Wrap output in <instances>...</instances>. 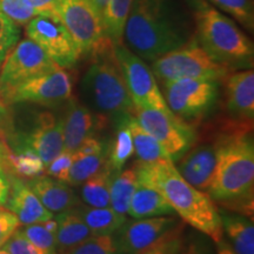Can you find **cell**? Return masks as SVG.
<instances>
[{"label": "cell", "instance_id": "7402d4cb", "mask_svg": "<svg viewBox=\"0 0 254 254\" xmlns=\"http://www.w3.org/2000/svg\"><path fill=\"white\" fill-rule=\"evenodd\" d=\"M222 233L231 243L232 250L237 254H254L253 219L246 215L219 209Z\"/></svg>", "mask_w": 254, "mask_h": 254}, {"label": "cell", "instance_id": "f1b7e54d", "mask_svg": "<svg viewBox=\"0 0 254 254\" xmlns=\"http://www.w3.org/2000/svg\"><path fill=\"white\" fill-rule=\"evenodd\" d=\"M128 116H131V114H126V116L119 117V118L113 120L116 123L117 129L114 139L111 140L109 163L114 172L117 173H119L123 170L127 160L134 153L131 131L127 125V117Z\"/></svg>", "mask_w": 254, "mask_h": 254}, {"label": "cell", "instance_id": "83f0119b", "mask_svg": "<svg viewBox=\"0 0 254 254\" xmlns=\"http://www.w3.org/2000/svg\"><path fill=\"white\" fill-rule=\"evenodd\" d=\"M138 184V166L136 163L131 167L122 170L113 178L110 193V206L120 214L126 215L129 201Z\"/></svg>", "mask_w": 254, "mask_h": 254}, {"label": "cell", "instance_id": "1f68e13d", "mask_svg": "<svg viewBox=\"0 0 254 254\" xmlns=\"http://www.w3.org/2000/svg\"><path fill=\"white\" fill-rule=\"evenodd\" d=\"M24 238L33 244L34 246L49 252H57V221L55 217L39 224L24 225L18 228Z\"/></svg>", "mask_w": 254, "mask_h": 254}, {"label": "cell", "instance_id": "603a6c76", "mask_svg": "<svg viewBox=\"0 0 254 254\" xmlns=\"http://www.w3.org/2000/svg\"><path fill=\"white\" fill-rule=\"evenodd\" d=\"M127 214L133 219H142L174 215V211L158 190L138 179Z\"/></svg>", "mask_w": 254, "mask_h": 254}, {"label": "cell", "instance_id": "cb8c5ba5", "mask_svg": "<svg viewBox=\"0 0 254 254\" xmlns=\"http://www.w3.org/2000/svg\"><path fill=\"white\" fill-rule=\"evenodd\" d=\"M57 221V252L65 254L88 239L92 234L90 228L77 213L69 211L57 213L55 217Z\"/></svg>", "mask_w": 254, "mask_h": 254}, {"label": "cell", "instance_id": "ba28073f", "mask_svg": "<svg viewBox=\"0 0 254 254\" xmlns=\"http://www.w3.org/2000/svg\"><path fill=\"white\" fill-rule=\"evenodd\" d=\"M220 81L211 79H179L163 82L167 107L180 119L190 123L201 119L214 107Z\"/></svg>", "mask_w": 254, "mask_h": 254}, {"label": "cell", "instance_id": "74e56055", "mask_svg": "<svg viewBox=\"0 0 254 254\" xmlns=\"http://www.w3.org/2000/svg\"><path fill=\"white\" fill-rule=\"evenodd\" d=\"M73 152L63 150L51 163L46 166L45 172L49 177L66 183L73 164Z\"/></svg>", "mask_w": 254, "mask_h": 254}, {"label": "cell", "instance_id": "836d02e7", "mask_svg": "<svg viewBox=\"0 0 254 254\" xmlns=\"http://www.w3.org/2000/svg\"><path fill=\"white\" fill-rule=\"evenodd\" d=\"M65 254H119L114 234L91 236Z\"/></svg>", "mask_w": 254, "mask_h": 254}, {"label": "cell", "instance_id": "60d3db41", "mask_svg": "<svg viewBox=\"0 0 254 254\" xmlns=\"http://www.w3.org/2000/svg\"><path fill=\"white\" fill-rule=\"evenodd\" d=\"M180 254H217L214 253L211 244L202 238H194L185 241Z\"/></svg>", "mask_w": 254, "mask_h": 254}, {"label": "cell", "instance_id": "bcb514c9", "mask_svg": "<svg viewBox=\"0 0 254 254\" xmlns=\"http://www.w3.org/2000/svg\"><path fill=\"white\" fill-rule=\"evenodd\" d=\"M217 254H237L232 250V247L228 245L227 243H225L224 240H220L217 243V251H215Z\"/></svg>", "mask_w": 254, "mask_h": 254}, {"label": "cell", "instance_id": "f35d334b", "mask_svg": "<svg viewBox=\"0 0 254 254\" xmlns=\"http://www.w3.org/2000/svg\"><path fill=\"white\" fill-rule=\"evenodd\" d=\"M8 254H58L56 252H49V251L41 250L39 247L34 246L30 243L26 238H24L18 230L14 232L13 236L6 241L2 246Z\"/></svg>", "mask_w": 254, "mask_h": 254}, {"label": "cell", "instance_id": "30bf717a", "mask_svg": "<svg viewBox=\"0 0 254 254\" xmlns=\"http://www.w3.org/2000/svg\"><path fill=\"white\" fill-rule=\"evenodd\" d=\"M113 51L134 107L170 110L159 88L157 78L145 60L133 53L123 41L113 45Z\"/></svg>", "mask_w": 254, "mask_h": 254}, {"label": "cell", "instance_id": "7dc6e473", "mask_svg": "<svg viewBox=\"0 0 254 254\" xmlns=\"http://www.w3.org/2000/svg\"><path fill=\"white\" fill-rule=\"evenodd\" d=\"M0 254H8L4 249H0Z\"/></svg>", "mask_w": 254, "mask_h": 254}, {"label": "cell", "instance_id": "44dd1931", "mask_svg": "<svg viewBox=\"0 0 254 254\" xmlns=\"http://www.w3.org/2000/svg\"><path fill=\"white\" fill-rule=\"evenodd\" d=\"M32 192L51 213L69 211L80 204L78 195L68 184L51 178L46 174L25 180Z\"/></svg>", "mask_w": 254, "mask_h": 254}, {"label": "cell", "instance_id": "ac0fdd59", "mask_svg": "<svg viewBox=\"0 0 254 254\" xmlns=\"http://www.w3.org/2000/svg\"><path fill=\"white\" fill-rule=\"evenodd\" d=\"M111 140L97 134L87 138L73 152V164L69 170L67 182L69 186H80L93 176L109 160Z\"/></svg>", "mask_w": 254, "mask_h": 254}, {"label": "cell", "instance_id": "52a82bcc", "mask_svg": "<svg viewBox=\"0 0 254 254\" xmlns=\"http://www.w3.org/2000/svg\"><path fill=\"white\" fill-rule=\"evenodd\" d=\"M56 17L71 34L81 57L93 55L111 43L103 15L91 0H58Z\"/></svg>", "mask_w": 254, "mask_h": 254}, {"label": "cell", "instance_id": "4fadbf2b", "mask_svg": "<svg viewBox=\"0 0 254 254\" xmlns=\"http://www.w3.org/2000/svg\"><path fill=\"white\" fill-rule=\"evenodd\" d=\"M73 78L65 68L38 75L13 88L4 97L5 103H33L45 106H57L72 97Z\"/></svg>", "mask_w": 254, "mask_h": 254}, {"label": "cell", "instance_id": "5b68a950", "mask_svg": "<svg viewBox=\"0 0 254 254\" xmlns=\"http://www.w3.org/2000/svg\"><path fill=\"white\" fill-rule=\"evenodd\" d=\"M90 57L91 64L82 77L81 88L91 106L98 114L112 120L134 114V104L114 55L113 44H106Z\"/></svg>", "mask_w": 254, "mask_h": 254}, {"label": "cell", "instance_id": "c3c4849f", "mask_svg": "<svg viewBox=\"0 0 254 254\" xmlns=\"http://www.w3.org/2000/svg\"><path fill=\"white\" fill-rule=\"evenodd\" d=\"M91 1H93V0H91Z\"/></svg>", "mask_w": 254, "mask_h": 254}, {"label": "cell", "instance_id": "277c9868", "mask_svg": "<svg viewBox=\"0 0 254 254\" xmlns=\"http://www.w3.org/2000/svg\"><path fill=\"white\" fill-rule=\"evenodd\" d=\"M199 45L214 62L230 69L253 68L254 47L249 36L207 0H192Z\"/></svg>", "mask_w": 254, "mask_h": 254}, {"label": "cell", "instance_id": "8992f818", "mask_svg": "<svg viewBox=\"0 0 254 254\" xmlns=\"http://www.w3.org/2000/svg\"><path fill=\"white\" fill-rule=\"evenodd\" d=\"M151 69L161 84L179 79H211L221 81L232 72L214 62L199 45L195 37H190L183 46L152 62Z\"/></svg>", "mask_w": 254, "mask_h": 254}, {"label": "cell", "instance_id": "d590c367", "mask_svg": "<svg viewBox=\"0 0 254 254\" xmlns=\"http://www.w3.org/2000/svg\"><path fill=\"white\" fill-rule=\"evenodd\" d=\"M184 226L180 222L157 243L138 254H180L184 245Z\"/></svg>", "mask_w": 254, "mask_h": 254}, {"label": "cell", "instance_id": "ee69618b", "mask_svg": "<svg viewBox=\"0 0 254 254\" xmlns=\"http://www.w3.org/2000/svg\"><path fill=\"white\" fill-rule=\"evenodd\" d=\"M11 147L6 139L0 134V166L8 174H11Z\"/></svg>", "mask_w": 254, "mask_h": 254}, {"label": "cell", "instance_id": "5bb4252c", "mask_svg": "<svg viewBox=\"0 0 254 254\" xmlns=\"http://www.w3.org/2000/svg\"><path fill=\"white\" fill-rule=\"evenodd\" d=\"M180 221L174 215L127 220L114 233L119 254H138L160 240Z\"/></svg>", "mask_w": 254, "mask_h": 254}, {"label": "cell", "instance_id": "8fae6325", "mask_svg": "<svg viewBox=\"0 0 254 254\" xmlns=\"http://www.w3.org/2000/svg\"><path fill=\"white\" fill-rule=\"evenodd\" d=\"M58 68L45 52L31 39L18 41L0 66V94L8 92L30 79Z\"/></svg>", "mask_w": 254, "mask_h": 254}, {"label": "cell", "instance_id": "7a4b0ae2", "mask_svg": "<svg viewBox=\"0 0 254 254\" xmlns=\"http://www.w3.org/2000/svg\"><path fill=\"white\" fill-rule=\"evenodd\" d=\"M190 39L172 0H133L123 43L142 60L154 62Z\"/></svg>", "mask_w": 254, "mask_h": 254}, {"label": "cell", "instance_id": "4dcf8cb0", "mask_svg": "<svg viewBox=\"0 0 254 254\" xmlns=\"http://www.w3.org/2000/svg\"><path fill=\"white\" fill-rule=\"evenodd\" d=\"M133 0H109L103 14L106 36L113 45L122 43L125 21Z\"/></svg>", "mask_w": 254, "mask_h": 254}, {"label": "cell", "instance_id": "d6a6232c", "mask_svg": "<svg viewBox=\"0 0 254 254\" xmlns=\"http://www.w3.org/2000/svg\"><path fill=\"white\" fill-rule=\"evenodd\" d=\"M215 8L220 9L224 14L233 18L247 31L254 28V5L253 0H207Z\"/></svg>", "mask_w": 254, "mask_h": 254}, {"label": "cell", "instance_id": "484cf974", "mask_svg": "<svg viewBox=\"0 0 254 254\" xmlns=\"http://www.w3.org/2000/svg\"><path fill=\"white\" fill-rule=\"evenodd\" d=\"M117 172L107 163L97 173L81 184L80 198L85 205L91 207H107L110 206V193L113 178Z\"/></svg>", "mask_w": 254, "mask_h": 254}, {"label": "cell", "instance_id": "d6986e66", "mask_svg": "<svg viewBox=\"0 0 254 254\" xmlns=\"http://www.w3.org/2000/svg\"><path fill=\"white\" fill-rule=\"evenodd\" d=\"M174 165L187 183L207 193L215 165L213 144H194Z\"/></svg>", "mask_w": 254, "mask_h": 254}, {"label": "cell", "instance_id": "f546056e", "mask_svg": "<svg viewBox=\"0 0 254 254\" xmlns=\"http://www.w3.org/2000/svg\"><path fill=\"white\" fill-rule=\"evenodd\" d=\"M11 151V174L27 180L45 173V164L31 148L20 144H13Z\"/></svg>", "mask_w": 254, "mask_h": 254}, {"label": "cell", "instance_id": "9a60e30c", "mask_svg": "<svg viewBox=\"0 0 254 254\" xmlns=\"http://www.w3.org/2000/svg\"><path fill=\"white\" fill-rule=\"evenodd\" d=\"M8 140L31 148L47 166L64 150L63 118H56L51 112L38 114L33 127L26 134L13 133Z\"/></svg>", "mask_w": 254, "mask_h": 254}, {"label": "cell", "instance_id": "f6af8a7d", "mask_svg": "<svg viewBox=\"0 0 254 254\" xmlns=\"http://www.w3.org/2000/svg\"><path fill=\"white\" fill-rule=\"evenodd\" d=\"M9 189H11V180L9 174L0 166V208L5 207L9 195Z\"/></svg>", "mask_w": 254, "mask_h": 254}, {"label": "cell", "instance_id": "9c48e42d", "mask_svg": "<svg viewBox=\"0 0 254 254\" xmlns=\"http://www.w3.org/2000/svg\"><path fill=\"white\" fill-rule=\"evenodd\" d=\"M134 116L138 123L159 142L173 163L195 144L194 127L180 119L170 110L135 107Z\"/></svg>", "mask_w": 254, "mask_h": 254}, {"label": "cell", "instance_id": "ffe728a7", "mask_svg": "<svg viewBox=\"0 0 254 254\" xmlns=\"http://www.w3.org/2000/svg\"><path fill=\"white\" fill-rule=\"evenodd\" d=\"M11 189L5 208L12 212L18 218L20 226L31 224H39L55 215L44 207L40 200L32 192L23 178L9 174Z\"/></svg>", "mask_w": 254, "mask_h": 254}, {"label": "cell", "instance_id": "e575fe53", "mask_svg": "<svg viewBox=\"0 0 254 254\" xmlns=\"http://www.w3.org/2000/svg\"><path fill=\"white\" fill-rule=\"evenodd\" d=\"M0 13L18 26L26 25L37 15L28 0H0Z\"/></svg>", "mask_w": 254, "mask_h": 254}, {"label": "cell", "instance_id": "2e32d148", "mask_svg": "<svg viewBox=\"0 0 254 254\" xmlns=\"http://www.w3.org/2000/svg\"><path fill=\"white\" fill-rule=\"evenodd\" d=\"M62 118L64 150L69 152H74L87 138L95 135L98 129L109 122V119L94 113L90 107L73 97L67 100V106Z\"/></svg>", "mask_w": 254, "mask_h": 254}, {"label": "cell", "instance_id": "8d00e7d4", "mask_svg": "<svg viewBox=\"0 0 254 254\" xmlns=\"http://www.w3.org/2000/svg\"><path fill=\"white\" fill-rule=\"evenodd\" d=\"M20 38V30L17 24L0 13V66Z\"/></svg>", "mask_w": 254, "mask_h": 254}, {"label": "cell", "instance_id": "7bdbcfd3", "mask_svg": "<svg viewBox=\"0 0 254 254\" xmlns=\"http://www.w3.org/2000/svg\"><path fill=\"white\" fill-rule=\"evenodd\" d=\"M28 2L37 12V15L56 17V8L58 0H28Z\"/></svg>", "mask_w": 254, "mask_h": 254}, {"label": "cell", "instance_id": "d4e9b609", "mask_svg": "<svg viewBox=\"0 0 254 254\" xmlns=\"http://www.w3.org/2000/svg\"><path fill=\"white\" fill-rule=\"evenodd\" d=\"M72 211L84 220L93 236L114 234L127 220L126 215L116 212L111 206L91 207L85 204H79L72 208Z\"/></svg>", "mask_w": 254, "mask_h": 254}, {"label": "cell", "instance_id": "e0dca14e", "mask_svg": "<svg viewBox=\"0 0 254 254\" xmlns=\"http://www.w3.org/2000/svg\"><path fill=\"white\" fill-rule=\"evenodd\" d=\"M225 109L231 119L253 123L254 72L253 68L232 71L224 79Z\"/></svg>", "mask_w": 254, "mask_h": 254}, {"label": "cell", "instance_id": "6da1fadb", "mask_svg": "<svg viewBox=\"0 0 254 254\" xmlns=\"http://www.w3.org/2000/svg\"><path fill=\"white\" fill-rule=\"evenodd\" d=\"M215 165L207 190L224 209L253 218L254 142L252 123L231 119L213 142Z\"/></svg>", "mask_w": 254, "mask_h": 254}, {"label": "cell", "instance_id": "4316f807", "mask_svg": "<svg viewBox=\"0 0 254 254\" xmlns=\"http://www.w3.org/2000/svg\"><path fill=\"white\" fill-rule=\"evenodd\" d=\"M127 125L131 131L133 150L139 163L152 164L164 159H170L159 142L138 123L134 114L127 117Z\"/></svg>", "mask_w": 254, "mask_h": 254}, {"label": "cell", "instance_id": "3957f363", "mask_svg": "<svg viewBox=\"0 0 254 254\" xmlns=\"http://www.w3.org/2000/svg\"><path fill=\"white\" fill-rule=\"evenodd\" d=\"M138 179L160 192L183 222L207 236L215 244L222 240L219 208L206 192L186 182L170 159L144 164L136 161Z\"/></svg>", "mask_w": 254, "mask_h": 254}, {"label": "cell", "instance_id": "b9f144b4", "mask_svg": "<svg viewBox=\"0 0 254 254\" xmlns=\"http://www.w3.org/2000/svg\"><path fill=\"white\" fill-rule=\"evenodd\" d=\"M13 120L12 114L9 112L7 104L5 103L4 98L0 94V134L7 140L13 134Z\"/></svg>", "mask_w": 254, "mask_h": 254}, {"label": "cell", "instance_id": "ab89813d", "mask_svg": "<svg viewBox=\"0 0 254 254\" xmlns=\"http://www.w3.org/2000/svg\"><path fill=\"white\" fill-rule=\"evenodd\" d=\"M19 227L20 222L18 218L5 207L0 208V249H2L6 241L13 236Z\"/></svg>", "mask_w": 254, "mask_h": 254}, {"label": "cell", "instance_id": "7c38bea8", "mask_svg": "<svg viewBox=\"0 0 254 254\" xmlns=\"http://www.w3.org/2000/svg\"><path fill=\"white\" fill-rule=\"evenodd\" d=\"M25 33L60 68H73L81 58L71 34L57 17L36 15L26 24Z\"/></svg>", "mask_w": 254, "mask_h": 254}]
</instances>
